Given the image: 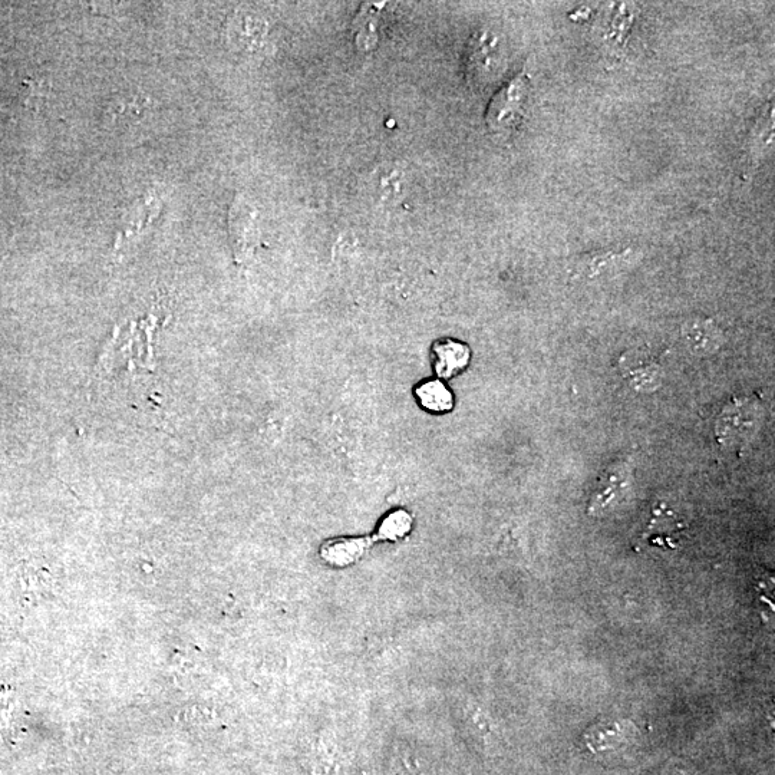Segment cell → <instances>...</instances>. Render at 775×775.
Here are the masks:
<instances>
[{
    "label": "cell",
    "instance_id": "1",
    "mask_svg": "<svg viewBox=\"0 0 775 775\" xmlns=\"http://www.w3.org/2000/svg\"><path fill=\"white\" fill-rule=\"evenodd\" d=\"M529 92V78L524 72L507 82L488 104L486 112L488 130L496 134L513 130L517 122L523 118Z\"/></svg>",
    "mask_w": 775,
    "mask_h": 775
},
{
    "label": "cell",
    "instance_id": "2",
    "mask_svg": "<svg viewBox=\"0 0 775 775\" xmlns=\"http://www.w3.org/2000/svg\"><path fill=\"white\" fill-rule=\"evenodd\" d=\"M760 421V405L750 399L732 402L718 418V440L728 447L748 443L760 427Z\"/></svg>",
    "mask_w": 775,
    "mask_h": 775
},
{
    "label": "cell",
    "instance_id": "3",
    "mask_svg": "<svg viewBox=\"0 0 775 775\" xmlns=\"http://www.w3.org/2000/svg\"><path fill=\"white\" fill-rule=\"evenodd\" d=\"M622 368L625 377L638 391H655L661 385V368L648 355L631 352L622 359Z\"/></svg>",
    "mask_w": 775,
    "mask_h": 775
},
{
    "label": "cell",
    "instance_id": "4",
    "mask_svg": "<svg viewBox=\"0 0 775 775\" xmlns=\"http://www.w3.org/2000/svg\"><path fill=\"white\" fill-rule=\"evenodd\" d=\"M682 338L689 351L698 356L714 354L722 345L720 329L708 319H694L685 323Z\"/></svg>",
    "mask_w": 775,
    "mask_h": 775
},
{
    "label": "cell",
    "instance_id": "5",
    "mask_svg": "<svg viewBox=\"0 0 775 775\" xmlns=\"http://www.w3.org/2000/svg\"><path fill=\"white\" fill-rule=\"evenodd\" d=\"M434 369L438 377L450 378L468 364L470 352L467 346L453 339H441L432 346Z\"/></svg>",
    "mask_w": 775,
    "mask_h": 775
},
{
    "label": "cell",
    "instance_id": "6",
    "mask_svg": "<svg viewBox=\"0 0 775 775\" xmlns=\"http://www.w3.org/2000/svg\"><path fill=\"white\" fill-rule=\"evenodd\" d=\"M628 486L629 478L626 471H610L608 477L603 478L598 490H596L595 496H593L592 501H590V513L598 514L600 511L608 509L613 501L622 497L623 491H625Z\"/></svg>",
    "mask_w": 775,
    "mask_h": 775
},
{
    "label": "cell",
    "instance_id": "7",
    "mask_svg": "<svg viewBox=\"0 0 775 775\" xmlns=\"http://www.w3.org/2000/svg\"><path fill=\"white\" fill-rule=\"evenodd\" d=\"M415 395H417L418 402L425 410L445 412L453 408V394H451L450 389L445 387L443 382L434 381V379L422 382L415 389Z\"/></svg>",
    "mask_w": 775,
    "mask_h": 775
},
{
    "label": "cell",
    "instance_id": "8",
    "mask_svg": "<svg viewBox=\"0 0 775 775\" xmlns=\"http://www.w3.org/2000/svg\"><path fill=\"white\" fill-rule=\"evenodd\" d=\"M365 547L364 539H344L329 543L323 549L322 554L332 565L345 566L361 557V554L365 552Z\"/></svg>",
    "mask_w": 775,
    "mask_h": 775
},
{
    "label": "cell",
    "instance_id": "9",
    "mask_svg": "<svg viewBox=\"0 0 775 775\" xmlns=\"http://www.w3.org/2000/svg\"><path fill=\"white\" fill-rule=\"evenodd\" d=\"M682 527L679 526L678 520L671 514H654V521L651 524V540L655 543L664 542L671 547L674 546V540L679 536Z\"/></svg>",
    "mask_w": 775,
    "mask_h": 775
},
{
    "label": "cell",
    "instance_id": "10",
    "mask_svg": "<svg viewBox=\"0 0 775 775\" xmlns=\"http://www.w3.org/2000/svg\"><path fill=\"white\" fill-rule=\"evenodd\" d=\"M411 526L412 519L407 511H394V513L389 514L387 519L382 521L381 527L378 530V537L384 540H397L410 532Z\"/></svg>",
    "mask_w": 775,
    "mask_h": 775
},
{
    "label": "cell",
    "instance_id": "11",
    "mask_svg": "<svg viewBox=\"0 0 775 775\" xmlns=\"http://www.w3.org/2000/svg\"><path fill=\"white\" fill-rule=\"evenodd\" d=\"M623 734L622 727L619 725H606V727H596L595 730L589 732L587 735V745L592 748L593 751L608 750V748L616 747L622 742Z\"/></svg>",
    "mask_w": 775,
    "mask_h": 775
},
{
    "label": "cell",
    "instance_id": "12",
    "mask_svg": "<svg viewBox=\"0 0 775 775\" xmlns=\"http://www.w3.org/2000/svg\"><path fill=\"white\" fill-rule=\"evenodd\" d=\"M395 773L397 775H427L424 765L417 763L414 758L399 761L397 768H395Z\"/></svg>",
    "mask_w": 775,
    "mask_h": 775
}]
</instances>
